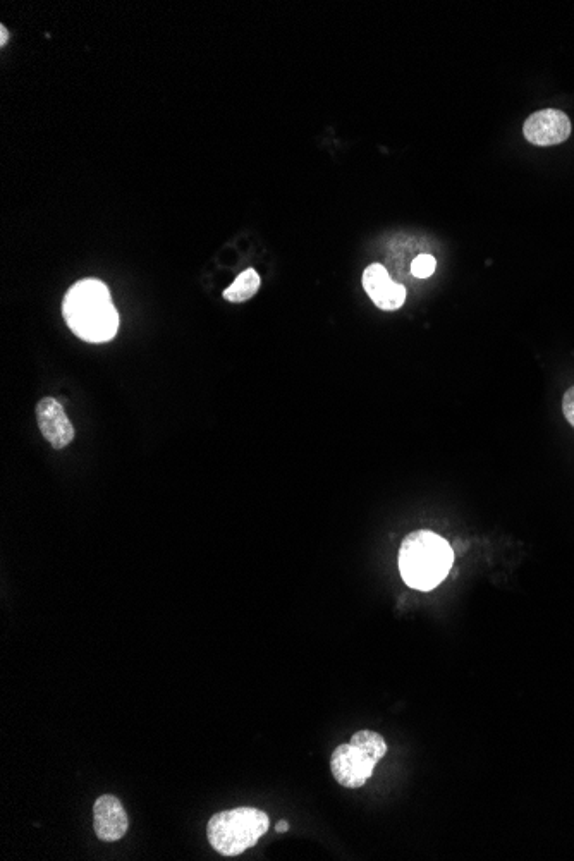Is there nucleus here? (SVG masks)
Masks as SVG:
<instances>
[{
  "label": "nucleus",
  "mask_w": 574,
  "mask_h": 861,
  "mask_svg": "<svg viewBox=\"0 0 574 861\" xmlns=\"http://www.w3.org/2000/svg\"><path fill=\"white\" fill-rule=\"evenodd\" d=\"M64 318L69 329L86 342H107L119 329V315L109 287L97 279L76 282L64 298Z\"/></svg>",
  "instance_id": "f257e3e1"
},
{
  "label": "nucleus",
  "mask_w": 574,
  "mask_h": 861,
  "mask_svg": "<svg viewBox=\"0 0 574 861\" xmlns=\"http://www.w3.org/2000/svg\"><path fill=\"white\" fill-rule=\"evenodd\" d=\"M397 562L408 587L430 592L446 580L454 554L446 538L428 530H418L404 538Z\"/></svg>",
  "instance_id": "f03ea898"
},
{
  "label": "nucleus",
  "mask_w": 574,
  "mask_h": 861,
  "mask_svg": "<svg viewBox=\"0 0 574 861\" xmlns=\"http://www.w3.org/2000/svg\"><path fill=\"white\" fill-rule=\"evenodd\" d=\"M267 813L253 807L234 808L215 813L207 825L208 841L224 856H238L253 848L269 831Z\"/></svg>",
  "instance_id": "7ed1b4c3"
},
{
  "label": "nucleus",
  "mask_w": 574,
  "mask_h": 861,
  "mask_svg": "<svg viewBox=\"0 0 574 861\" xmlns=\"http://www.w3.org/2000/svg\"><path fill=\"white\" fill-rule=\"evenodd\" d=\"M387 753L385 739L373 731H358L348 745L337 746L330 758L332 776L341 786L361 788Z\"/></svg>",
  "instance_id": "20e7f679"
},
{
  "label": "nucleus",
  "mask_w": 574,
  "mask_h": 861,
  "mask_svg": "<svg viewBox=\"0 0 574 861\" xmlns=\"http://www.w3.org/2000/svg\"><path fill=\"white\" fill-rule=\"evenodd\" d=\"M523 133L526 140L537 147H552L571 136V121L561 110H540L526 119Z\"/></svg>",
  "instance_id": "39448f33"
},
{
  "label": "nucleus",
  "mask_w": 574,
  "mask_h": 861,
  "mask_svg": "<svg viewBox=\"0 0 574 861\" xmlns=\"http://www.w3.org/2000/svg\"><path fill=\"white\" fill-rule=\"evenodd\" d=\"M37 422L43 437L54 449H64L73 442V423L69 422L62 404L54 397H43L38 401Z\"/></svg>",
  "instance_id": "423d86ee"
},
{
  "label": "nucleus",
  "mask_w": 574,
  "mask_h": 861,
  "mask_svg": "<svg viewBox=\"0 0 574 861\" xmlns=\"http://www.w3.org/2000/svg\"><path fill=\"white\" fill-rule=\"evenodd\" d=\"M363 287L370 300L384 312H396L406 301V287L392 281L385 267L372 263L363 272Z\"/></svg>",
  "instance_id": "0eeeda50"
},
{
  "label": "nucleus",
  "mask_w": 574,
  "mask_h": 861,
  "mask_svg": "<svg viewBox=\"0 0 574 861\" xmlns=\"http://www.w3.org/2000/svg\"><path fill=\"white\" fill-rule=\"evenodd\" d=\"M128 813L123 803L112 794L100 796L93 805V827L98 839L105 843H114L126 836L128 832Z\"/></svg>",
  "instance_id": "6e6552de"
},
{
  "label": "nucleus",
  "mask_w": 574,
  "mask_h": 861,
  "mask_svg": "<svg viewBox=\"0 0 574 861\" xmlns=\"http://www.w3.org/2000/svg\"><path fill=\"white\" fill-rule=\"evenodd\" d=\"M262 286L257 270L248 269L238 275V279L224 291V298L231 303H245L251 300Z\"/></svg>",
  "instance_id": "1a4fd4ad"
},
{
  "label": "nucleus",
  "mask_w": 574,
  "mask_h": 861,
  "mask_svg": "<svg viewBox=\"0 0 574 861\" xmlns=\"http://www.w3.org/2000/svg\"><path fill=\"white\" fill-rule=\"evenodd\" d=\"M437 267V260L432 255L422 253L411 262V274L415 275L416 279H428L434 274Z\"/></svg>",
  "instance_id": "9d476101"
},
{
  "label": "nucleus",
  "mask_w": 574,
  "mask_h": 861,
  "mask_svg": "<svg viewBox=\"0 0 574 861\" xmlns=\"http://www.w3.org/2000/svg\"><path fill=\"white\" fill-rule=\"evenodd\" d=\"M562 411L568 420L569 425L574 428V387H571L562 399Z\"/></svg>",
  "instance_id": "9b49d317"
},
{
  "label": "nucleus",
  "mask_w": 574,
  "mask_h": 861,
  "mask_svg": "<svg viewBox=\"0 0 574 861\" xmlns=\"http://www.w3.org/2000/svg\"><path fill=\"white\" fill-rule=\"evenodd\" d=\"M7 38H9V31H7L6 26H0V45L2 47H6Z\"/></svg>",
  "instance_id": "f8f14e48"
},
{
  "label": "nucleus",
  "mask_w": 574,
  "mask_h": 861,
  "mask_svg": "<svg viewBox=\"0 0 574 861\" xmlns=\"http://www.w3.org/2000/svg\"><path fill=\"white\" fill-rule=\"evenodd\" d=\"M287 829H289V824H287L286 820H281V822H277V825H275V831L281 832V834L282 832H287Z\"/></svg>",
  "instance_id": "ddd939ff"
}]
</instances>
